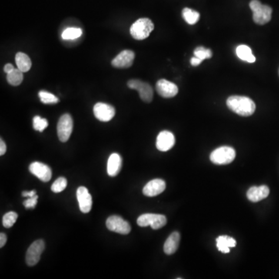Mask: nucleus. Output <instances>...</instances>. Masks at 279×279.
Returning <instances> with one entry per match:
<instances>
[{"label":"nucleus","mask_w":279,"mask_h":279,"mask_svg":"<svg viewBox=\"0 0 279 279\" xmlns=\"http://www.w3.org/2000/svg\"><path fill=\"white\" fill-rule=\"evenodd\" d=\"M18 218V214L15 212H9L3 217V225L6 228H11L14 225Z\"/></svg>","instance_id":"nucleus-27"},{"label":"nucleus","mask_w":279,"mask_h":279,"mask_svg":"<svg viewBox=\"0 0 279 279\" xmlns=\"http://www.w3.org/2000/svg\"><path fill=\"white\" fill-rule=\"evenodd\" d=\"M48 126V120L41 118L40 116H36L33 120V127L34 129L39 132H43Z\"/></svg>","instance_id":"nucleus-28"},{"label":"nucleus","mask_w":279,"mask_h":279,"mask_svg":"<svg viewBox=\"0 0 279 279\" xmlns=\"http://www.w3.org/2000/svg\"><path fill=\"white\" fill-rule=\"evenodd\" d=\"M270 190L266 185L254 186L247 191V197L250 201L257 203L268 197Z\"/></svg>","instance_id":"nucleus-17"},{"label":"nucleus","mask_w":279,"mask_h":279,"mask_svg":"<svg viewBox=\"0 0 279 279\" xmlns=\"http://www.w3.org/2000/svg\"><path fill=\"white\" fill-rule=\"evenodd\" d=\"M29 169L34 175L44 182H48L52 177V171L49 166L41 162H33L30 165Z\"/></svg>","instance_id":"nucleus-14"},{"label":"nucleus","mask_w":279,"mask_h":279,"mask_svg":"<svg viewBox=\"0 0 279 279\" xmlns=\"http://www.w3.org/2000/svg\"><path fill=\"white\" fill-rule=\"evenodd\" d=\"M122 168V157L119 154L114 153L110 156L107 162V173L111 177H115Z\"/></svg>","instance_id":"nucleus-18"},{"label":"nucleus","mask_w":279,"mask_h":279,"mask_svg":"<svg viewBox=\"0 0 279 279\" xmlns=\"http://www.w3.org/2000/svg\"><path fill=\"white\" fill-rule=\"evenodd\" d=\"M40 100L44 104H56L59 102L58 97H56L52 93L46 91H41L38 93Z\"/></svg>","instance_id":"nucleus-26"},{"label":"nucleus","mask_w":279,"mask_h":279,"mask_svg":"<svg viewBox=\"0 0 279 279\" xmlns=\"http://www.w3.org/2000/svg\"><path fill=\"white\" fill-rule=\"evenodd\" d=\"M7 237L5 234L4 233H1L0 234V247L2 248L5 246L6 243H7Z\"/></svg>","instance_id":"nucleus-33"},{"label":"nucleus","mask_w":279,"mask_h":279,"mask_svg":"<svg viewBox=\"0 0 279 279\" xmlns=\"http://www.w3.org/2000/svg\"><path fill=\"white\" fill-rule=\"evenodd\" d=\"M182 17L187 24L194 25L200 21V14L197 11L186 7L182 10Z\"/></svg>","instance_id":"nucleus-23"},{"label":"nucleus","mask_w":279,"mask_h":279,"mask_svg":"<svg viewBox=\"0 0 279 279\" xmlns=\"http://www.w3.org/2000/svg\"><path fill=\"white\" fill-rule=\"evenodd\" d=\"M77 200L81 213H88L91 211L92 206L91 196L84 186H81L77 190Z\"/></svg>","instance_id":"nucleus-15"},{"label":"nucleus","mask_w":279,"mask_h":279,"mask_svg":"<svg viewBox=\"0 0 279 279\" xmlns=\"http://www.w3.org/2000/svg\"><path fill=\"white\" fill-rule=\"evenodd\" d=\"M37 200H38V196L35 195L33 197H30L27 200L24 202V206L26 209H34L37 204Z\"/></svg>","instance_id":"nucleus-31"},{"label":"nucleus","mask_w":279,"mask_h":279,"mask_svg":"<svg viewBox=\"0 0 279 279\" xmlns=\"http://www.w3.org/2000/svg\"><path fill=\"white\" fill-rule=\"evenodd\" d=\"M194 55L200 58L202 61H204L205 59L211 58L212 56H213V52L210 49H207V48H203V47H198V48L195 49Z\"/></svg>","instance_id":"nucleus-30"},{"label":"nucleus","mask_w":279,"mask_h":279,"mask_svg":"<svg viewBox=\"0 0 279 279\" xmlns=\"http://www.w3.org/2000/svg\"><path fill=\"white\" fill-rule=\"evenodd\" d=\"M250 8L253 12V20L258 25H264L271 21L272 9L267 5H263L259 0H251Z\"/></svg>","instance_id":"nucleus-3"},{"label":"nucleus","mask_w":279,"mask_h":279,"mask_svg":"<svg viewBox=\"0 0 279 279\" xmlns=\"http://www.w3.org/2000/svg\"><path fill=\"white\" fill-rule=\"evenodd\" d=\"M23 71L17 68L14 69V71H11V73L7 74V81H8L10 85L13 86H18L22 83L24 80V74Z\"/></svg>","instance_id":"nucleus-24"},{"label":"nucleus","mask_w":279,"mask_h":279,"mask_svg":"<svg viewBox=\"0 0 279 279\" xmlns=\"http://www.w3.org/2000/svg\"><path fill=\"white\" fill-rule=\"evenodd\" d=\"M93 113L97 120L102 122H109L115 116L116 110L111 105L104 103H98L94 106Z\"/></svg>","instance_id":"nucleus-10"},{"label":"nucleus","mask_w":279,"mask_h":279,"mask_svg":"<svg viewBox=\"0 0 279 279\" xmlns=\"http://www.w3.org/2000/svg\"><path fill=\"white\" fill-rule=\"evenodd\" d=\"M36 195L35 190H32L31 192H24L22 193V196L24 197H27V198H30V197H33Z\"/></svg>","instance_id":"nucleus-36"},{"label":"nucleus","mask_w":279,"mask_h":279,"mask_svg":"<svg viewBox=\"0 0 279 279\" xmlns=\"http://www.w3.org/2000/svg\"><path fill=\"white\" fill-rule=\"evenodd\" d=\"M82 35V30L76 27H68L63 31L61 37L63 40L71 41V40L77 39Z\"/></svg>","instance_id":"nucleus-25"},{"label":"nucleus","mask_w":279,"mask_h":279,"mask_svg":"<svg viewBox=\"0 0 279 279\" xmlns=\"http://www.w3.org/2000/svg\"><path fill=\"white\" fill-rule=\"evenodd\" d=\"M107 227L110 231L117 234L127 235L131 231V227L128 222L119 216H111L107 220Z\"/></svg>","instance_id":"nucleus-9"},{"label":"nucleus","mask_w":279,"mask_h":279,"mask_svg":"<svg viewBox=\"0 0 279 279\" xmlns=\"http://www.w3.org/2000/svg\"><path fill=\"white\" fill-rule=\"evenodd\" d=\"M236 53H237V57L242 61H247L248 63L255 62L256 58L248 46L244 45V44L238 46L236 50Z\"/></svg>","instance_id":"nucleus-22"},{"label":"nucleus","mask_w":279,"mask_h":279,"mask_svg":"<svg viewBox=\"0 0 279 279\" xmlns=\"http://www.w3.org/2000/svg\"><path fill=\"white\" fill-rule=\"evenodd\" d=\"M157 92L163 98H172L178 92V88L174 83L165 79L157 81L156 84Z\"/></svg>","instance_id":"nucleus-12"},{"label":"nucleus","mask_w":279,"mask_h":279,"mask_svg":"<svg viewBox=\"0 0 279 279\" xmlns=\"http://www.w3.org/2000/svg\"><path fill=\"white\" fill-rule=\"evenodd\" d=\"M134 58L135 54L134 51L124 50L114 58L111 64L114 68H129L134 64Z\"/></svg>","instance_id":"nucleus-11"},{"label":"nucleus","mask_w":279,"mask_h":279,"mask_svg":"<svg viewBox=\"0 0 279 279\" xmlns=\"http://www.w3.org/2000/svg\"><path fill=\"white\" fill-rule=\"evenodd\" d=\"M165 188V181L160 178H156L147 183L143 189V193L146 197H154L162 193Z\"/></svg>","instance_id":"nucleus-16"},{"label":"nucleus","mask_w":279,"mask_h":279,"mask_svg":"<svg viewBox=\"0 0 279 279\" xmlns=\"http://www.w3.org/2000/svg\"><path fill=\"white\" fill-rule=\"evenodd\" d=\"M236 152L233 147L223 146L216 149L210 154V160L216 164H228L235 159Z\"/></svg>","instance_id":"nucleus-4"},{"label":"nucleus","mask_w":279,"mask_h":279,"mask_svg":"<svg viewBox=\"0 0 279 279\" xmlns=\"http://www.w3.org/2000/svg\"><path fill=\"white\" fill-rule=\"evenodd\" d=\"M6 151H7V145H6L5 142H4V140H3V139H1V140H0V155H4V154H5Z\"/></svg>","instance_id":"nucleus-32"},{"label":"nucleus","mask_w":279,"mask_h":279,"mask_svg":"<svg viewBox=\"0 0 279 279\" xmlns=\"http://www.w3.org/2000/svg\"><path fill=\"white\" fill-rule=\"evenodd\" d=\"M137 225L141 227L151 226L153 230H159L166 225L167 218L165 216L154 213H145L140 216L137 220Z\"/></svg>","instance_id":"nucleus-5"},{"label":"nucleus","mask_w":279,"mask_h":279,"mask_svg":"<svg viewBox=\"0 0 279 279\" xmlns=\"http://www.w3.org/2000/svg\"><path fill=\"white\" fill-rule=\"evenodd\" d=\"M174 144H175V138L174 134L170 131L164 130L157 136L156 147L160 151L165 152L169 151L174 147Z\"/></svg>","instance_id":"nucleus-13"},{"label":"nucleus","mask_w":279,"mask_h":279,"mask_svg":"<svg viewBox=\"0 0 279 279\" xmlns=\"http://www.w3.org/2000/svg\"><path fill=\"white\" fill-rule=\"evenodd\" d=\"M237 245V241L229 236H220L217 238V247L220 252L224 254L230 253V247Z\"/></svg>","instance_id":"nucleus-20"},{"label":"nucleus","mask_w":279,"mask_h":279,"mask_svg":"<svg viewBox=\"0 0 279 279\" xmlns=\"http://www.w3.org/2000/svg\"><path fill=\"white\" fill-rule=\"evenodd\" d=\"M45 248V244L43 240L34 241L26 254V262L28 266H34L39 262L41 254Z\"/></svg>","instance_id":"nucleus-8"},{"label":"nucleus","mask_w":279,"mask_h":279,"mask_svg":"<svg viewBox=\"0 0 279 279\" xmlns=\"http://www.w3.org/2000/svg\"><path fill=\"white\" fill-rule=\"evenodd\" d=\"M73 130V120L71 115L65 114L61 116L58 122L57 131L58 137L61 142H67L71 137Z\"/></svg>","instance_id":"nucleus-7"},{"label":"nucleus","mask_w":279,"mask_h":279,"mask_svg":"<svg viewBox=\"0 0 279 279\" xmlns=\"http://www.w3.org/2000/svg\"><path fill=\"white\" fill-rule=\"evenodd\" d=\"M154 29V24L150 19L141 18L130 27V32L134 39L142 41L147 38Z\"/></svg>","instance_id":"nucleus-2"},{"label":"nucleus","mask_w":279,"mask_h":279,"mask_svg":"<svg viewBox=\"0 0 279 279\" xmlns=\"http://www.w3.org/2000/svg\"><path fill=\"white\" fill-rule=\"evenodd\" d=\"M202 61H202V60H200V58H197V57H196V56H195V57L192 58L191 64L192 65H193V66L194 67L199 66V65L201 64Z\"/></svg>","instance_id":"nucleus-34"},{"label":"nucleus","mask_w":279,"mask_h":279,"mask_svg":"<svg viewBox=\"0 0 279 279\" xmlns=\"http://www.w3.org/2000/svg\"><path fill=\"white\" fill-rule=\"evenodd\" d=\"M227 105L231 111L241 117H250L256 110L255 104L251 99L240 96H232L227 100Z\"/></svg>","instance_id":"nucleus-1"},{"label":"nucleus","mask_w":279,"mask_h":279,"mask_svg":"<svg viewBox=\"0 0 279 279\" xmlns=\"http://www.w3.org/2000/svg\"><path fill=\"white\" fill-rule=\"evenodd\" d=\"M15 61L17 68L22 71L23 72L30 71L32 66V62H31L29 56L23 52H18L16 54Z\"/></svg>","instance_id":"nucleus-21"},{"label":"nucleus","mask_w":279,"mask_h":279,"mask_svg":"<svg viewBox=\"0 0 279 279\" xmlns=\"http://www.w3.org/2000/svg\"><path fill=\"white\" fill-rule=\"evenodd\" d=\"M127 86L130 89L137 90L141 100L145 103H151L154 97L152 87L147 82L139 79H131L127 82Z\"/></svg>","instance_id":"nucleus-6"},{"label":"nucleus","mask_w":279,"mask_h":279,"mask_svg":"<svg viewBox=\"0 0 279 279\" xmlns=\"http://www.w3.org/2000/svg\"><path fill=\"white\" fill-rule=\"evenodd\" d=\"M67 184H68V181H67L66 178H64V177H60L53 183L52 185H51V191L54 193H61V192L65 190Z\"/></svg>","instance_id":"nucleus-29"},{"label":"nucleus","mask_w":279,"mask_h":279,"mask_svg":"<svg viewBox=\"0 0 279 279\" xmlns=\"http://www.w3.org/2000/svg\"><path fill=\"white\" fill-rule=\"evenodd\" d=\"M180 238L181 237L178 232H173L170 234L164 244V251L166 254L171 255L176 252L179 246Z\"/></svg>","instance_id":"nucleus-19"},{"label":"nucleus","mask_w":279,"mask_h":279,"mask_svg":"<svg viewBox=\"0 0 279 279\" xmlns=\"http://www.w3.org/2000/svg\"><path fill=\"white\" fill-rule=\"evenodd\" d=\"M15 69L14 68V65L12 64H7L4 67V71H5L7 74H9V73H11V71H14Z\"/></svg>","instance_id":"nucleus-35"}]
</instances>
